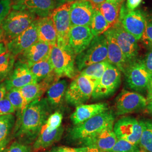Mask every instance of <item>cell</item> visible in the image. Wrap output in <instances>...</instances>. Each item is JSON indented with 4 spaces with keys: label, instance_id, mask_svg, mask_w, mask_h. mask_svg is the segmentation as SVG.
<instances>
[{
    "label": "cell",
    "instance_id": "6da1fadb",
    "mask_svg": "<svg viewBox=\"0 0 152 152\" xmlns=\"http://www.w3.org/2000/svg\"><path fill=\"white\" fill-rule=\"evenodd\" d=\"M46 99H39L18 112L15 136L31 141L37 137L51 112Z\"/></svg>",
    "mask_w": 152,
    "mask_h": 152
},
{
    "label": "cell",
    "instance_id": "7a4b0ae2",
    "mask_svg": "<svg viewBox=\"0 0 152 152\" xmlns=\"http://www.w3.org/2000/svg\"><path fill=\"white\" fill-rule=\"evenodd\" d=\"M115 115L112 110L98 114L78 125H75L69 130V136L74 140L82 141L114 125Z\"/></svg>",
    "mask_w": 152,
    "mask_h": 152
},
{
    "label": "cell",
    "instance_id": "3957f363",
    "mask_svg": "<svg viewBox=\"0 0 152 152\" xmlns=\"http://www.w3.org/2000/svg\"><path fill=\"white\" fill-rule=\"evenodd\" d=\"M38 17L27 11L11 10L1 24L6 44L25 31Z\"/></svg>",
    "mask_w": 152,
    "mask_h": 152
},
{
    "label": "cell",
    "instance_id": "277c9868",
    "mask_svg": "<svg viewBox=\"0 0 152 152\" xmlns=\"http://www.w3.org/2000/svg\"><path fill=\"white\" fill-rule=\"evenodd\" d=\"M76 56L69 47L62 48L56 44L51 47L49 59L55 74L59 78L76 77L78 72L76 67Z\"/></svg>",
    "mask_w": 152,
    "mask_h": 152
},
{
    "label": "cell",
    "instance_id": "5b68a950",
    "mask_svg": "<svg viewBox=\"0 0 152 152\" xmlns=\"http://www.w3.org/2000/svg\"><path fill=\"white\" fill-rule=\"evenodd\" d=\"M107 42L105 35L94 37L86 49L76 56V67L81 72L89 65L107 60Z\"/></svg>",
    "mask_w": 152,
    "mask_h": 152
},
{
    "label": "cell",
    "instance_id": "8992f818",
    "mask_svg": "<svg viewBox=\"0 0 152 152\" xmlns=\"http://www.w3.org/2000/svg\"><path fill=\"white\" fill-rule=\"evenodd\" d=\"M95 84L85 76L79 75L67 87L65 101L72 105L77 107L86 103L92 97Z\"/></svg>",
    "mask_w": 152,
    "mask_h": 152
},
{
    "label": "cell",
    "instance_id": "52a82bcc",
    "mask_svg": "<svg viewBox=\"0 0 152 152\" xmlns=\"http://www.w3.org/2000/svg\"><path fill=\"white\" fill-rule=\"evenodd\" d=\"M121 82V71L114 65L109 63L103 76L95 86L92 99L100 100L111 96L119 87Z\"/></svg>",
    "mask_w": 152,
    "mask_h": 152
},
{
    "label": "cell",
    "instance_id": "ba28073f",
    "mask_svg": "<svg viewBox=\"0 0 152 152\" xmlns=\"http://www.w3.org/2000/svg\"><path fill=\"white\" fill-rule=\"evenodd\" d=\"M127 86L136 91H142L152 78V75L148 71L142 60L136 59L127 65L124 72Z\"/></svg>",
    "mask_w": 152,
    "mask_h": 152
},
{
    "label": "cell",
    "instance_id": "9c48e42d",
    "mask_svg": "<svg viewBox=\"0 0 152 152\" xmlns=\"http://www.w3.org/2000/svg\"><path fill=\"white\" fill-rule=\"evenodd\" d=\"M72 3L65 4L56 7L50 16L54 23L57 34L56 45L62 48L69 47L68 44L70 31V9Z\"/></svg>",
    "mask_w": 152,
    "mask_h": 152
},
{
    "label": "cell",
    "instance_id": "30bf717a",
    "mask_svg": "<svg viewBox=\"0 0 152 152\" xmlns=\"http://www.w3.org/2000/svg\"><path fill=\"white\" fill-rule=\"evenodd\" d=\"M146 19L147 17L141 10L128 11L124 2L121 5L118 22L137 41L141 39L144 32Z\"/></svg>",
    "mask_w": 152,
    "mask_h": 152
},
{
    "label": "cell",
    "instance_id": "8fae6325",
    "mask_svg": "<svg viewBox=\"0 0 152 152\" xmlns=\"http://www.w3.org/2000/svg\"><path fill=\"white\" fill-rule=\"evenodd\" d=\"M113 131L117 139H122L138 145L142 134V127L139 121L132 117H123L113 125Z\"/></svg>",
    "mask_w": 152,
    "mask_h": 152
},
{
    "label": "cell",
    "instance_id": "7c38bea8",
    "mask_svg": "<svg viewBox=\"0 0 152 152\" xmlns=\"http://www.w3.org/2000/svg\"><path fill=\"white\" fill-rule=\"evenodd\" d=\"M147 99L136 92L123 90L115 99V114L122 115L146 108Z\"/></svg>",
    "mask_w": 152,
    "mask_h": 152
},
{
    "label": "cell",
    "instance_id": "4fadbf2b",
    "mask_svg": "<svg viewBox=\"0 0 152 152\" xmlns=\"http://www.w3.org/2000/svg\"><path fill=\"white\" fill-rule=\"evenodd\" d=\"M111 28L118 45L125 56L127 65L137 59L139 46L136 38L127 32L119 22Z\"/></svg>",
    "mask_w": 152,
    "mask_h": 152
},
{
    "label": "cell",
    "instance_id": "5bb4252c",
    "mask_svg": "<svg viewBox=\"0 0 152 152\" xmlns=\"http://www.w3.org/2000/svg\"><path fill=\"white\" fill-rule=\"evenodd\" d=\"M36 20L25 31L6 44L7 51L15 58L38 41Z\"/></svg>",
    "mask_w": 152,
    "mask_h": 152
},
{
    "label": "cell",
    "instance_id": "9a60e30c",
    "mask_svg": "<svg viewBox=\"0 0 152 152\" xmlns=\"http://www.w3.org/2000/svg\"><path fill=\"white\" fill-rule=\"evenodd\" d=\"M37 82L29 67L26 64L18 60L15 62L10 75L4 82L6 90L11 88H20L26 85Z\"/></svg>",
    "mask_w": 152,
    "mask_h": 152
},
{
    "label": "cell",
    "instance_id": "2e32d148",
    "mask_svg": "<svg viewBox=\"0 0 152 152\" xmlns=\"http://www.w3.org/2000/svg\"><path fill=\"white\" fill-rule=\"evenodd\" d=\"M56 7L54 0H19L13 2L12 10L29 11L38 18H44L50 16Z\"/></svg>",
    "mask_w": 152,
    "mask_h": 152
},
{
    "label": "cell",
    "instance_id": "e0dca14e",
    "mask_svg": "<svg viewBox=\"0 0 152 152\" xmlns=\"http://www.w3.org/2000/svg\"><path fill=\"white\" fill-rule=\"evenodd\" d=\"M94 9L87 0H80L72 3L70 9L71 26L90 27Z\"/></svg>",
    "mask_w": 152,
    "mask_h": 152
},
{
    "label": "cell",
    "instance_id": "ac0fdd59",
    "mask_svg": "<svg viewBox=\"0 0 152 152\" xmlns=\"http://www.w3.org/2000/svg\"><path fill=\"white\" fill-rule=\"evenodd\" d=\"M94 36L90 28L86 26H72L69 33L68 44L71 50L77 56L87 48Z\"/></svg>",
    "mask_w": 152,
    "mask_h": 152
},
{
    "label": "cell",
    "instance_id": "d6986e66",
    "mask_svg": "<svg viewBox=\"0 0 152 152\" xmlns=\"http://www.w3.org/2000/svg\"><path fill=\"white\" fill-rule=\"evenodd\" d=\"M117 140L113 131V126L82 140L85 147H91L104 152H108Z\"/></svg>",
    "mask_w": 152,
    "mask_h": 152
},
{
    "label": "cell",
    "instance_id": "ffe728a7",
    "mask_svg": "<svg viewBox=\"0 0 152 152\" xmlns=\"http://www.w3.org/2000/svg\"><path fill=\"white\" fill-rule=\"evenodd\" d=\"M51 47L49 44L38 41L19 55L18 60L30 68L38 61L49 58Z\"/></svg>",
    "mask_w": 152,
    "mask_h": 152
},
{
    "label": "cell",
    "instance_id": "44dd1931",
    "mask_svg": "<svg viewBox=\"0 0 152 152\" xmlns=\"http://www.w3.org/2000/svg\"><path fill=\"white\" fill-rule=\"evenodd\" d=\"M104 34L106 37L107 42V60L110 64L116 66L121 72L124 73L127 66V62L114 37L112 28H110Z\"/></svg>",
    "mask_w": 152,
    "mask_h": 152
},
{
    "label": "cell",
    "instance_id": "7402d4cb",
    "mask_svg": "<svg viewBox=\"0 0 152 152\" xmlns=\"http://www.w3.org/2000/svg\"><path fill=\"white\" fill-rule=\"evenodd\" d=\"M108 110V105L106 103L82 104L76 107L75 111L71 115V120L74 125H78Z\"/></svg>",
    "mask_w": 152,
    "mask_h": 152
},
{
    "label": "cell",
    "instance_id": "603a6c76",
    "mask_svg": "<svg viewBox=\"0 0 152 152\" xmlns=\"http://www.w3.org/2000/svg\"><path fill=\"white\" fill-rule=\"evenodd\" d=\"M58 79L57 76H54L42 81L28 85L19 90L28 105L40 99L44 92L53 83V82L56 81Z\"/></svg>",
    "mask_w": 152,
    "mask_h": 152
},
{
    "label": "cell",
    "instance_id": "cb8c5ba5",
    "mask_svg": "<svg viewBox=\"0 0 152 152\" xmlns=\"http://www.w3.org/2000/svg\"><path fill=\"white\" fill-rule=\"evenodd\" d=\"M38 41L53 46L56 44L57 34L54 23L50 16L38 18L36 20Z\"/></svg>",
    "mask_w": 152,
    "mask_h": 152
},
{
    "label": "cell",
    "instance_id": "d4e9b609",
    "mask_svg": "<svg viewBox=\"0 0 152 152\" xmlns=\"http://www.w3.org/2000/svg\"><path fill=\"white\" fill-rule=\"evenodd\" d=\"M67 87V82L62 80L55 82L48 88L46 100L51 110L58 109L61 107L65 100Z\"/></svg>",
    "mask_w": 152,
    "mask_h": 152
},
{
    "label": "cell",
    "instance_id": "484cf974",
    "mask_svg": "<svg viewBox=\"0 0 152 152\" xmlns=\"http://www.w3.org/2000/svg\"><path fill=\"white\" fill-rule=\"evenodd\" d=\"M63 132L64 128L61 126L51 132L41 130L33 144L34 149L39 151L49 148L60 140Z\"/></svg>",
    "mask_w": 152,
    "mask_h": 152
},
{
    "label": "cell",
    "instance_id": "4316f807",
    "mask_svg": "<svg viewBox=\"0 0 152 152\" xmlns=\"http://www.w3.org/2000/svg\"><path fill=\"white\" fill-rule=\"evenodd\" d=\"M15 124V118L12 114L0 116V152L5 149L9 143Z\"/></svg>",
    "mask_w": 152,
    "mask_h": 152
},
{
    "label": "cell",
    "instance_id": "83f0119b",
    "mask_svg": "<svg viewBox=\"0 0 152 152\" xmlns=\"http://www.w3.org/2000/svg\"><path fill=\"white\" fill-rule=\"evenodd\" d=\"M29 68L36 78L37 82L56 76L49 58L38 61Z\"/></svg>",
    "mask_w": 152,
    "mask_h": 152
},
{
    "label": "cell",
    "instance_id": "f1b7e54d",
    "mask_svg": "<svg viewBox=\"0 0 152 152\" xmlns=\"http://www.w3.org/2000/svg\"><path fill=\"white\" fill-rule=\"evenodd\" d=\"M142 127V134L139 147L142 152H152V119L139 120Z\"/></svg>",
    "mask_w": 152,
    "mask_h": 152
},
{
    "label": "cell",
    "instance_id": "f546056e",
    "mask_svg": "<svg viewBox=\"0 0 152 152\" xmlns=\"http://www.w3.org/2000/svg\"><path fill=\"white\" fill-rule=\"evenodd\" d=\"M121 6L120 4L105 1L98 8V10L108 23L110 28L118 22Z\"/></svg>",
    "mask_w": 152,
    "mask_h": 152
},
{
    "label": "cell",
    "instance_id": "4dcf8cb0",
    "mask_svg": "<svg viewBox=\"0 0 152 152\" xmlns=\"http://www.w3.org/2000/svg\"><path fill=\"white\" fill-rule=\"evenodd\" d=\"M109 63L108 60H105L100 63L89 65L81 71L80 75L85 76L89 78L94 83L95 86L103 76Z\"/></svg>",
    "mask_w": 152,
    "mask_h": 152
},
{
    "label": "cell",
    "instance_id": "1f68e13d",
    "mask_svg": "<svg viewBox=\"0 0 152 152\" xmlns=\"http://www.w3.org/2000/svg\"><path fill=\"white\" fill-rule=\"evenodd\" d=\"M110 28L108 23L105 20L98 10L95 9L90 28L94 37L102 35Z\"/></svg>",
    "mask_w": 152,
    "mask_h": 152
},
{
    "label": "cell",
    "instance_id": "d6a6232c",
    "mask_svg": "<svg viewBox=\"0 0 152 152\" xmlns=\"http://www.w3.org/2000/svg\"><path fill=\"white\" fill-rule=\"evenodd\" d=\"M16 58L9 51L0 55V82L9 76L15 63Z\"/></svg>",
    "mask_w": 152,
    "mask_h": 152
},
{
    "label": "cell",
    "instance_id": "836d02e7",
    "mask_svg": "<svg viewBox=\"0 0 152 152\" xmlns=\"http://www.w3.org/2000/svg\"><path fill=\"white\" fill-rule=\"evenodd\" d=\"M5 97L9 99L18 112H21L27 105L19 88H14L7 91Z\"/></svg>",
    "mask_w": 152,
    "mask_h": 152
},
{
    "label": "cell",
    "instance_id": "e575fe53",
    "mask_svg": "<svg viewBox=\"0 0 152 152\" xmlns=\"http://www.w3.org/2000/svg\"><path fill=\"white\" fill-rule=\"evenodd\" d=\"M63 118L62 113L58 110H56L54 113L49 115L41 130L51 132L59 129L61 127Z\"/></svg>",
    "mask_w": 152,
    "mask_h": 152
},
{
    "label": "cell",
    "instance_id": "d590c367",
    "mask_svg": "<svg viewBox=\"0 0 152 152\" xmlns=\"http://www.w3.org/2000/svg\"><path fill=\"white\" fill-rule=\"evenodd\" d=\"M108 152H142L138 145L122 139H117L113 147Z\"/></svg>",
    "mask_w": 152,
    "mask_h": 152
},
{
    "label": "cell",
    "instance_id": "8d00e7d4",
    "mask_svg": "<svg viewBox=\"0 0 152 152\" xmlns=\"http://www.w3.org/2000/svg\"><path fill=\"white\" fill-rule=\"evenodd\" d=\"M141 38L149 49H152V19L151 17L147 18L145 28Z\"/></svg>",
    "mask_w": 152,
    "mask_h": 152
},
{
    "label": "cell",
    "instance_id": "74e56055",
    "mask_svg": "<svg viewBox=\"0 0 152 152\" xmlns=\"http://www.w3.org/2000/svg\"><path fill=\"white\" fill-rule=\"evenodd\" d=\"M12 0H0V26L12 10Z\"/></svg>",
    "mask_w": 152,
    "mask_h": 152
},
{
    "label": "cell",
    "instance_id": "f35d334b",
    "mask_svg": "<svg viewBox=\"0 0 152 152\" xmlns=\"http://www.w3.org/2000/svg\"><path fill=\"white\" fill-rule=\"evenodd\" d=\"M15 112V109L7 98L5 97L0 101V116L12 114Z\"/></svg>",
    "mask_w": 152,
    "mask_h": 152
},
{
    "label": "cell",
    "instance_id": "ab89813d",
    "mask_svg": "<svg viewBox=\"0 0 152 152\" xmlns=\"http://www.w3.org/2000/svg\"><path fill=\"white\" fill-rule=\"evenodd\" d=\"M1 152H31V148L25 144L14 142Z\"/></svg>",
    "mask_w": 152,
    "mask_h": 152
},
{
    "label": "cell",
    "instance_id": "60d3db41",
    "mask_svg": "<svg viewBox=\"0 0 152 152\" xmlns=\"http://www.w3.org/2000/svg\"><path fill=\"white\" fill-rule=\"evenodd\" d=\"M87 147L72 148L68 147H58L53 148L48 152H85Z\"/></svg>",
    "mask_w": 152,
    "mask_h": 152
},
{
    "label": "cell",
    "instance_id": "b9f144b4",
    "mask_svg": "<svg viewBox=\"0 0 152 152\" xmlns=\"http://www.w3.org/2000/svg\"><path fill=\"white\" fill-rule=\"evenodd\" d=\"M142 61L147 70L152 75V49H149V51Z\"/></svg>",
    "mask_w": 152,
    "mask_h": 152
},
{
    "label": "cell",
    "instance_id": "7bdbcfd3",
    "mask_svg": "<svg viewBox=\"0 0 152 152\" xmlns=\"http://www.w3.org/2000/svg\"><path fill=\"white\" fill-rule=\"evenodd\" d=\"M142 0H127L125 4L128 11H134L141 5Z\"/></svg>",
    "mask_w": 152,
    "mask_h": 152
},
{
    "label": "cell",
    "instance_id": "ee69618b",
    "mask_svg": "<svg viewBox=\"0 0 152 152\" xmlns=\"http://www.w3.org/2000/svg\"><path fill=\"white\" fill-rule=\"evenodd\" d=\"M92 6L94 9L98 10L99 6L106 0H87Z\"/></svg>",
    "mask_w": 152,
    "mask_h": 152
},
{
    "label": "cell",
    "instance_id": "f6af8a7d",
    "mask_svg": "<svg viewBox=\"0 0 152 152\" xmlns=\"http://www.w3.org/2000/svg\"><path fill=\"white\" fill-rule=\"evenodd\" d=\"M7 90L4 82H0V101L5 97Z\"/></svg>",
    "mask_w": 152,
    "mask_h": 152
},
{
    "label": "cell",
    "instance_id": "bcb514c9",
    "mask_svg": "<svg viewBox=\"0 0 152 152\" xmlns=\"http://www.w3.org/2000/svg\"><path fill=\"white\" fill-rule=\"evenodd\" d=\"M147 105L146 109L148 112L152 115V95L147 96Z\"/></svg>",
    "mask_w": 152,
    "mask_h": 152
},
{
    "label": "cell",
    "instance_id": "7dc6e473",
    "mask_svg": "<svg viewBox=\"0 0 152 152\" xmlns=\"http://www.w3.org/2000/svg\"><path fill=\"white\" fill-rule=\"evenodd\" d=\"M7 51L6 45L4 42H0V55L4 53Z\"/></svg>",
    "mask_w": 152,
    "mask_h": 152
},
{
    "label": "cell",
    "instance_id": "c3c4849f",
    "mask_svg": "<svg viewBox=\"0 0 152 152\" xmlns=\"http://www.w3.org/2000/svg\"><path fill=\"white\" fill-rule=\"evenodd\" d=\"M147 92H148V95H152V78L149 82V83L148 86L147 88Z\"/></svg>",
    "mask_w": 152,
    "mask_h": 152
},
{
    "label": "cell",
    "instance_id": "681fc988",
    "mask_svg": "<svg viewBox=\"0 0 152 152\" xmlns=\"http://www.w3.org/2000/svg\"><path fill=\"white\" fill-rule=\"evenodd\" d=\"M85 152H104V151H100L98 149L94 148H91V147H87V150Z\"/></svg>",
    "mask_w": 152,
    "mask_h": 152
},
{
    "label": "cell",
    "instance_id": "f907efd6",
    "mask_svg": "<svg viewBox=\"0 0 152 152\" xmlns=\"http://www.w3.org/2000/svg\"><path fill=\"white\" fill-rule=\"evenodd\" d=\"M106 1L110 2H112L117 4H120V5H122L125 1V0H106Z\"/></svg>",
    "mask_w": 152,
    "mask_h": 152
},
{
    "label": "cell",
    "instance_id": "816d5d0a",
    "mask_svg": "<svg viewBox=\"0 0 152 152\" xmlns=\"http://www.w3.org/2000/svg\"><path fill=\"white\" fill-rule=\"evenodd\" d=\"M54 1L55 2L57 7L66 3V0H54Z\"/></svg>",
    "mask_w": 152,
    "mask_h": 152
},
{
    "label": "cell",
    "instance_id": "f5cc1de1",
    "mask_svg": "<svg viewBox=\"0 0 152 152\" xmlns=\"http://www.w3.org/2000/svg\"><path fill=\"white\" fill-rule=\"evenodd\" d=\"M0 42H4V34L0 26ZM5 43V42H4Z\"/></svg>",
    "mask_w": 152,
    "mask_h": 152
},
{
    "label": "cell",
    "instance_id": "db71d44e",
    "mask_svg": "<svg viewBox=\"0 0 152 152\" xmlns=\"http://www.w3.org/2000/svg\"><path fill=\"white\" fill-rule=\"evenodd\" d=\"M80 0H66V2H68V3H73L76 1H78Z\"/></svg>",
    "mask_w": 152,
    "mask_h": 152
},
{
    "label": "cell",
    "instance_id": "11a10c76",
    "mask_svg": "<svg viewBox=\"0 0 152 152\" xmlns=\"http://www.w3.org/2000/svg\"><path fill=\"white\" fill-rule=\"evenodd\" d=\"M13 2H15V1H19V0H12Z\"/></svg>",
    "mask_w": 152,
    "mask_h": 152
},
{
    "label": "cell",
    "instance_id": "9f6ffc18",
    "mask_svg": "<svg viewBox=\"0 0 152 152\" xmlns=\"http://www.w3.org/2000/svg\"><path fill=\"white\" fill-rule=\"evenodd\" d=\"M151 19H152V16H151Z\"/></svg>",
    "mask_w": 152,
    "mask_h": 152
}]
</instances>
